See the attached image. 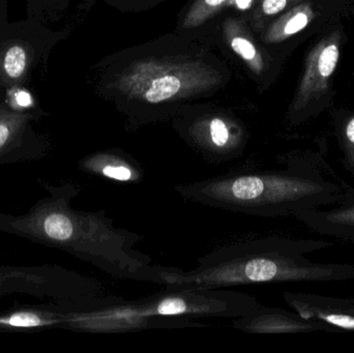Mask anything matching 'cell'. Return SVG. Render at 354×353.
I'll return each instance as SVG.
<instances>
[{"label": "cell", "instance_id": "6da1fadb", "mask_svg": "<svg viewBox=\"0 0 354 353\" xmlns=\"http://www.w3.org/2000/svg\"><path fill=\"white\" fill-rule=\"evenodd\" d=\"M41 184L47 196L26 213H0V232L64 251L116 279L160 284L158 265L135 249L141 234L116 227L105 211L73 209L80 191L74 182Z\"/></svg>", "mask_w": 354, "mask_h": 353}, {"label": "cell", "instance_id": "7a4b0ae2", "mask_svg": "<svg viewBox=\"0 0 354 353\" xmlns=\"http://www.w3.org/2000/svg\"><path fill=\"white\" fill-rule=\"evenodd\" d=\"M324 240L268 236L225 245L189 271L158 265L166 289H216L270 283H324L354 279L349 263H322L308 255L330 248Z\"/></svg>", "mask_w": 354, "mask_h": 353}, {"label": "cell", "instance_id": "3957f363", "mask_svg": "<svg viewBox=\"0 0 354 353\" xmlns=\"http://www.w3.org/2000/svg\"><path fill=\"white\" fill-rule=\"evenodd\" d=\"M354 188H343L322 176L305 160L279 171H243L177 184L185 200L257 217H287L336 204Z\"/></svg>", "mask_w": 354, "mask_h": 353}, {"label": "cell", "instance_id": "277c9868", "mask_svg": "<svg viewBox=\"0 0 354 353\" xmlns=\"http://www.w3.org/2000/svg\"><path fill=\"white\" fill-rule=\"evenodd\" d=\"M255 296L233 290L166 289L165 292L124 300L108 296L88 303L76 311L77 321L120 317H187L235 319L250 314L259 306Z\"/></svg>", "mask_w": 354, "mask_h": 353}, {"label": "cell", "instance_id": "5b68a950", "mask_svg": "<svg viewBox=\"0 0 354 353\" xmlns=\"http://www.w3.org/2000/svg\"><path fill=\"white\" fill-rule=\"evenodd\" d=\"M218 83V73L198 60L145 58L124 68L114 87L128 99L159 105L205 93Z\"/></svg>", "mask_w": 354, "mask_h": 353}, {"label": "cell", "instance_id": "8992f818", "mask_svg": "<svg viewBox=\"0 0 354 353\" xmlns=\"http://www.w3.org/2000/svg\"><path fill=\"white\" fill-rule=\"evenodd\" d=\"M14 294L62 303L91 302L108 296L101 282L60 265H0V298Z\"/></svg>", "mask_w": 354, "mask_h": 353}, {"label": "cell", "instance_id": "52a82bcc", "mask_svg": "<svg viewBox=\"0 0 354 353\" xmlns=\"http://www.w3.org/2000/svg\"><path fill=\"white\" fill-rule=\"evenodd\" d=\"M187 139L209 164H223L243 155L247 132L243 124L225 114H208L196 118L183 131Z\"/></svg>", "mask_w": 354, "mask_h": 353}, {"label": "cell", "instance_id": "ba28073f", "mask_svg": "<svg viewBox=\"0 0 354 353\" xmlns=\"http://www.w3.org/2000/svg\"><path fill=\"white\" fill-rule=\"evenodd\" d=\"M340 53L341 32L339 30L324 37L312 48L293 99L292 112L303 111L328 90L330 79L338 66Z\"/></svg>", "mask_w": 354, "mask_h": 353}, {"label": "cell", "instance_id": "9c48e42d", "mask_svg": "<svg viewBox=\"0 0 354 353\" xmlns=\"http://www.w3.org/2000/svg\"><path fill=\"white\" fill-rule=\"evenodd\" d=\"M31 116L0 104V165L37 161L47 155L43 141L29 128Z\"/></svg>", "mask_w": 354, "mask_h": 353}, {"label": "cell", "instance_id": "30bf717a", "mask_svg": "<svg viewBox=\"0 0 354 353\" xmlns=\"http://www.w3.org/2000/svg\"><path fill=\"white\" fill-rule=\"evenodd\" d=\"M283 298L299 316L322 323L328 332H354V298L291 292H283Z\"/></svg>", "mask_w": 354, "mask_h": 353}, {"label": "cell", "instance_id": "8fae6325", "mask_svg": "<svg viewBox=\"0 0 354 353\" xmlns=\"http://www.w3.org/2000/svg\"><path fill=\"white\" fill-rule=\"evenodd\" d=\"M233 327L249 334H301L328 332L326 325L297 313L259 305L250 314L233 319Z\"/></svg>", "mask_w": 354, "mask_h": 353}, {"label": "cell", "instance_id": "7c38bea8", "mask_svg": "<svg viewBox=\"0 0 354 353\" xmlns=\"http://www.w3.org/2000/svg\"><path fill=\"white\" fill-rule=\"evenodd\" d=\"M77 165L85 173L112 182L138 184L145 178V169L140 163L120 149L91 153L79 160Z\"/></svg>", "mask_w": 354, "mask_h": 353}, {"label": "cell", "instance_id": "4fadbf2b", "mask_svg": "<svg viewBox=\"0 0 354 353\" xmlns=\"http://www.w3.org/2000/svg\"><path fill=\"white\" fill-rule=\"evenodd\" d=\"M295 218L318 233L354 242V190L336 204L308 209Z\"/></svg>", "mask_w": 354, "mask_h": 353}, {"label": "cell", "instance_id": "5bb4252c", "mask_svg": "<svg viewBox=\"0 0 354 353\" xmlns=\"http://www.w3.org/2000/svg\"><path fill=\"white\" fill-rule=\"evenodd\" d=\"M223 29L225 39L233 52L243 59L254 74L261 75L266 68V59L243 23L230 18L225 21Z\"/></svg>", "mask_w": 354, "mask_h": 353}, {"label": "cell", "instance_id": "9a60e30c", "mask_svg": "<svg viewBox=\"0 0 354 353\" xmlns=\"http://www.w3.org/2000/svg\"><path fill=\"white\" fill-rule=\"evenodd\" d=\"M316 18V12L309 2H301L287 10L266 29L263 41L266 44H278L307 28Z\"/></svg>", "mask_w": 354, "mask_h": 353}, {"label": "cell", "instance_id": "2e32d148", "mask_svg": "<svg viewBox=\"0 0 354 353\" xmlns=\"http://www.w3.org/2000/svg\"><path fill=\"white\" fill-rule=\"evenodd\" d=\"M31 59V50L26 44H8L0 50V81L6 84H16L22 80Z\"/></svg>", "mask_w": 354, "mask_h": 353}, {"label": "cell", "instance_id": "e0dca14e", "mask_svg": "<svg viewBox=\"0 0 354 353\" xmlns=\"http://www.w3.org/2000/svg\"><path fill=\"white\" fill-rule=\"evenodd\" d=\"M228 0H196L183 21L185 29L196 28L216 16L227 6Z\"/></svg>", "mask_w": 354, "mask_h": 353}, {"label": "cell", "instance_id": "ac0fdd59", "mask_svg": "<svg viewBox=\"0 0 354 353\" xmlns=\"http://www.w3.org/2000/svg\"><path fill=\"white\" fill-rule=\"evenodd\" d=\"M338 141L343 166L354 178V113L345 117L339 126Z\"/></svg>", "mask_w": 354, "mask_h": 353}, {"label": "cell", "instance_id": "d6986e66", "mask_svg": "<svg viewBox=\"0 0 354 353\" xmlns=\"http://www.w3.org/2000/svg\"><path fill=\"white\" fill-rule=\"evenodd\" d=\"M303 1L304 0H259L254 8V26L256 29L262 28L268 19Z\"/></svg>", "mask_w": 354, "mask_h": 353}, {"label": "cell", "instance_id": "ffe728a7", "mask_svg": "<svg viewBox=\"0 0 354 353\" xmlns=\"http://www.w3.org/2000/svg\"><path fill=\"white\" fill-rule=\"evenodd\" d=\"M259 0H228L226 8H234L235 10L245 12L255 8Z\"/></svg>", "mask_w": 354, "mask_h": 353}]
</instances>
